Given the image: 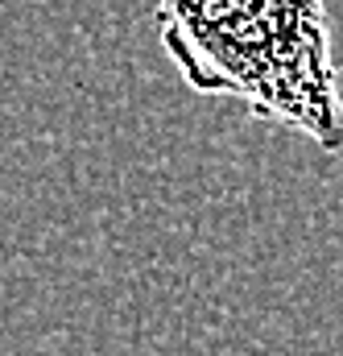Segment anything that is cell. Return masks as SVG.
Segmentation results:
<instances>
[{"mask_svg":"<svg viewBox=\"0 0 343 356\" xmlns=\"http://www.w3.org/2000/svg\"><path fill=\"white\" fill-rule=\"evenodd\" d=\"M158 38L199 95L343 154V88L323 0H158Z\"/></svg>","mask_w":343,"mask_h":356,"instance_id":"1","label":"cell"}]
</instances>
